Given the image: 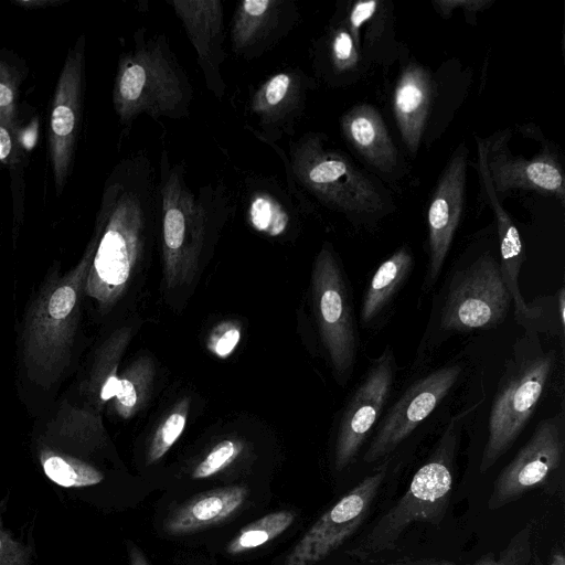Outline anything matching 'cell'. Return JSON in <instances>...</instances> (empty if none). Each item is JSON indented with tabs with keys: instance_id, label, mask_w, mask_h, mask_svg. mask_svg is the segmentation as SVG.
Instances as JSON below:
<instances>
[{
	"instance_id": "6da1fadb",
	"label": "cell",
	"mask_w": 565,
	"mask_h": 565,
	"mask_svg": "<svg viewBox=\"0 0 565 565\" xmlns=\"http://www.w3.org/2000/svg\"><path fill=\"white\" fill-rule=\"evenodd\" d=\"M159 220L158 174L143 152L121 158L103 186L85 295L107 309L126 290Z\"/></svg>"
},
{
	"instance_id": "7a4b0ae2",
	"label": "cell",
	"mask_w": 565,
	"mask_h": 565,
	"mask_svg": "<svg viewBox=\"0 0 565 565\" xmlns=\"http://www.w3.org/2000/svg\"><path fill=\"white\" fill-rule=\"evenodd\" d=\"M159 222L163 275L168 288L189 282L211 237L234 207L222 182L196 192L185 181L184 167L161 151L158 171Z\"/></svg>"
},
{
	"instance_id": "3957f363",
	"label": "cell",
	"mask_w": 565,
	"mask_h": 565,
	"mask_svg": "<svg viewBox=\"0 0 565 565\" xmlns=\"http://www.w3.org/2000/svg\"><path fill=\"white\" fill-rule=\"evenodd\" d=\"M93 255L89 239L78 263L64 275L52 274L26 310L21 359L26 377L42 388L55 385L70 366Z\"/></svg>"
},
{
	"instance_id": "277c9868",
	"label": "cell",
	"mask_w": 565,
	"mask_h": 565,
	"mask_svg": "<svg viewBox=\"0 0 565 565\" xmlns=\"http://www.w3.org/2000/svg\"><path fill=\"white\" fill-rule=\"evenodd\" d=\"M132 46L118 60L113 107L122 126L141 115L181 119L190 115L191 82L164 34L140 28Z\"/></svg>"
},
{
	"instance_id": "5b68a950",
	"label": "cell",
	"mask_w": 565,
	"mask_h": 565,
	"mask_svg": "<svg viewBox=\"0 0 565 565\" xmlns=\"http://www.w3.org/2000/svg\"><path fill=\"white\" fill-rule=\"evenodd\" d=\"M461 419L462 416L456 417L446 427L427 461L413 476L404 495L349 552L352 557L366 561L393 550L401 535L415 522L438 524L443 521L452 489Z\"/></svg>"
},
{
	"instance_id": "8992f818",
	"label": "cell",
	"mask_w": 565,
	"mask_h": 565,
	"mask_svg": "<svg viewBox=\"0 0 565 565\" xmlns=\"http://www.w3.org/2000/svg\"><path fill=\"white\" fill-rule=\"evenodd\" d=\"M282 161L289 184L295 180L330 209L353 216L384 209L376 184L344 154L324 148L317 135L308 134L292 143L289 159Z\"/></svg>"
},
{
	"instance_id": "52a82bcc",
	"label": "cell",
	"mask_w": 565,
	"mask_h": 565,
	"mask_svg": "<svg viewBox=\"0 0 565 565\" xmlns=\"http://www.w3.org/2000/svg\"><path fill=\"white\" fill-rule=\"evenodd\" d=\"M554 361L553 352H541L507 366L492 402L480 472H487L518 439L543 394Z\"/></svg>"
},
{
	"instance_id": "ba28073f",
	"label": "cell",
	"mask_w": 565,
	"mask_h": 565,
	"mask_svg": "<svg viewBox=\"0 0 565 565\" xmlns=\"http://www.w3.org/2000/svg\"><path fill=\"white\" fill-rule=\"evenodd\" d=\"M311 299L332 370L338 381L345 383L354 369L359 339L348 280L329 244L313 262Z\"/></svg>"
},
{
	"instance_id": "9c48e42d",
	"label": "cell",
	"mask_w": 565,
	"mask_h": 565,
	"mask_svg": "<svg viewBox=\"0 0 565 565\" xmlns=\"http://www.w3.org/2000/svg\"><path fill=\"white\" fill-rule=\"evenodd\" d=\"M86 86V36L70 46L61 68L50 108L47 145L53 183L61 195L72 174L81 135Z\"/></svg>"
},
{
	"instance_id": "30bf717a",
	"label": "cell",
	"mask_w": 565,
	"mask_h": 565,
	"mask_svg": "<svg viewBox=\"0 0 565 565\" xmlns=\"http://www.w3.org/2000/svg\"><path fill=\"white\" fill-rule=\"evenodd\" d=\"M510 303L499 260L482 255L454 278L441 310V330L468 332L494 328L504 321Z\"/></svg>"
},
{
	"instance_id": "8fae6325",
	"label": "cell",
	"mask_w": 565,
	"mask_h": 565,
	"mask_svg": "<svg viewBox=\"0 0 565 565\" xmlns=\"http://www.w3.org/2000/svg\"><path fill=\"white\" fill-rule=\"evenodd\" d=\"M387 473V462L327 510L286 556L282 565H315L344 544L362 525Z\"/></svg>"
},
{
	"instance_id": "7c38bea8",
	"label": "cell",
	"mask_w": 565,
	"mask_h": 565,
	"mask_svg": "<svg viewBox=\"0 0 565 565\" xmlns=\"http://www.w3.org/2000/svg\"><path fill=\"white\" fill-rule=\"evenodd\" d=\"M564 416L541 422L532 437L500 471L488 500L489 510H498L539 488L556 473L564 459Z\"/></svg>"
},
{
	"instance_id": "4fadbf2b",
	"label": "cell",
	"mask_w": 565,
	"mask_h": 565,
	"mask_svg": "<svg viewBox=\"0 0 565 565\" xmlns=\"http://www.w3.org/2000/svg\"><path fill=\"white\" fill-rule=\"evenodd\" d=\"M396 361L387 345L369 365L350 396L338 427L334 468L345 469L358 456L377 422L394 384Z\"/></svg>"
},
{
	"instance_id": "5bb4252c",
	"label": "cell",
	"mask_w": 565,
	"mask_h": 565,
	"mask_svg": "<svg viewBox=\"0 0 565 565\" xmlns=\"http://www.w3.org/2000/svg\"><path fill=\"white\" fill-rule=\"evenodd\" d=\"M461 365L447 364L409 385L388 408L363 460L367 463L390 455L445 398L461 374Z\"/></svg>"
},
{
	"instance_id": "9a60e30c",
	"label": "cell",
	"mask_w": 565,
	"mask_h": 565,
	"mask_svg": "<svg viewBox=\"0 0 565 565\" xmlns=\"http://www.w3.org/2000/svg\"><path fill=\"white\" fill-rule=\"evenodd\" d=\"M313 84V78L299 68L270 75L249 97L248 109L259 128L250 130L268 145L294 135Z\"/></svg>"
},
{
	"instance_id": "2e32d148",
	"label": "cell",
	"mask_w": 565,
	"mask_h": 565,
	"mask_svg": "<svg viewBox=\"0 0 565 565\" xmlns=\"http://www.w3.org/2000/svg\"><path fill=\"white\" fill-rule=\"evenodd\" d=\"M508 132L484 141L486 161L497 195L521 189L565 200L564 171L558 159L543 152L530 159L510 153Z\"/></svg>"
},
{
	"instance_id": "e0dca14e",
	"label": "cell",
	"mask_w": 565,
	"mask_h": 565,
	"mask_svg": "<svg viewBox=\"0 0 565 565\" xmlns=\"http://www.w3.org/2000/svg\"><path fill=\"white\" fill-rule=\"evenodd\" d=\"M467 173L466 149L449 160L433 193L427 211L428 269L425 288L437 280L462 213Z\"/></svg>"
},
{
	"instance_id": "ac0fdd59",
	"label": "cell",
	"mask_w": 565,
	"mask_h": 565,
	"mask_svg": "<svg viewBox=\"0 0 565 565\" xmlns=\"http://www.w3.org/2000/svg\"><path fill=\"white\" fill-rule=\"evenodd\" d=\"M298 20V8L291 0L241 1L231 22L232 50L242 58H257L278 44Z\"/></svg>"
},
{
	"instance_id": "d6986e66",
	"label": "cell",
	"mask_w": 565,
	"mask_h": 565,
	"mask_svg": "<svg viewBox=\"0 0 565 565\" xmlns=\"http://www.w3.org/2000/svg\"><path fill=\"white\" fill-rule=\"evenodd\" d=\"M191 41L207 89L222 99L226 92L222 74L224 52V7L220 0H170Z\"/></svg>"
},
{
	"instance_id": "ffe728a7",
	"label": "cell",
	"mask_w": 565,
	"mask_h": 565,
	"mask_svg": "<svg viewBox=\"0 0 565 565\" xmlns=\"http://www.w3.org/2000/svg\"><path fill=\"white\" fill-rule=\"evenodd\" d=\"M433 79L417 64H409L401 73L393 94V111L404 145L415 156L427 121L433 100Z\"/></svg>"
},
{
	"instance_id": "44dd1931",
	"label": "cell",
	"mask_w": 565,
	"mask_h": 565,
	"mask_svg": "<svg viewBox=\"0 0 565 565\" xmlns=\"http://www.w3.org/2000/svg\"><path fill=\"white\" fill-rule=\"evenodd\" d=\"M105 439L99 412L87 404L77 406L68 402L61 403L42 437L44 447L71 456L87 455L100 447Z\"/></svg>"
},
{
	"instance_id": "7402d4cb",
	"label": "cell",
	"mask_w": 565,
	"mask_h": 565,
	"mask_svg": "<svg viewBox=\"0 0 565 565\" xmlns=\"http://www.w3.org/2000/svg\"><path fill=\"white\" fill-rule=\"evenodd\" d=\"M248 495L245 486L234 484L199 493L168 515L164 531L183 535L221 523L234 515Z\"/></svg>"
},
{
	"instance_id": "603a6c76",
	"label": "cell",
	"mask_w": 565,
	"mask_h": 565,
	"mask_svg": "<svg viewBox=\"0 0 565 565\" xmlns=\"http://www.w3.org/2000/svg\"><path fill=\"white\" fill-rule=\"evenodd\" d=\"M342 134L374 169L391 172L397 164V150L381 114L371 105H356L341 118Z\"/></svg>"
},
{
	"instance_id": "cb8c5ba5",
	"label": "cell",
	"mask_w": 565,
	"mask_h": 565,
	"mask_svg": "<svg viewBox=\"0 0 565 565\" xmlns=\"http://www.w3.org/2000/svg\"><path fill=\"white\" fill-rule=\"evenodd\" d=\"M413 255L404 245L386 258L373 274L361 301L360 321L371 326L388 308L413 267Z\"/></svg>"
},
{
	"instance_id": "d4e9b609",
	"label": "cell",
	"mask_w": 565,
	"mask_h": 565,
	"mask_svg": "<svg viewBox=\"0 0 565 565\" xmlns=\"http://www.w3.org/2000/svg\"><path fill=\"white\" fill-rule=\"evenodd\" d=\"M130 331L120 329L114 332L99 348L82 392L89 404L100 412L104 404L114 398L119 376L117 373L120 358L129 342Z\"/></svg>"
},
{
	"instance_id": "484cf974",
	"label": "cell",
	"mask_w": 565,
	"mask_h": 565,
	"mask_svg": "<svg viewBox=\"0 0 565 565\" xmlns=\"http://www.w3.org/2000/svg\"><path fill=\"white\" fill-rule=\"evenodd\" d=\"M0 163L8 168L13 207V239H17L24 216L25 182L28 166L26 149L21 140L19 124L11 125L0 120Z\"/></svg>"
},
{
	"instance_id": "4316f807",
	"label": "cell",
	"mask_w": 565,
	"mask_h": 565,
	"mask_svg": "<svg viewBox=\"0 0 565 565\" xmlns=\"http://www.w3.org/2000/svg\"><path fill=\"white\" fill-rule=\"evenodd\" d=\"M153 379L150 359L142 356L131 363L119 376L113 408L116 414L128 419L134 416L148 398Z\"/></svg>"
},
{
	"instance_id": "83f0119b",
	"label": "cell",
	"mask_w": 565,
	"mask_h": 565,
	"mask_svg": "<svg viewBox=\"0 0 565 565\" xmlns=\"http://www.w3.org/2000/svg\"><path fill=\"white\" fill-rule=\"evenodd\" d=\"M40 462L46 477L64 488L88 487L104 480V475L95 467L47 447L40 450Z\"/></svg>"
},
{
	"instance_id": "f1b7e54d",
	"label": "cell",
	"mask_w": 565,
	"mask_h": 565,
	"mask_svg": "<svg viewBox=\"0 0 565 565\" xmlns=\"http://www.w3.org/2000/svg\"><path fill=\"white\" fill-rule=\"evenodd\" d=\"M499 244L500 271L511 301H513L515 316L520 322L531 321L539 316L540 310L527 306L519 288V276L525 258L521 236L516 232L499 237Z\"/></svg>"
},
{
	"instance_id": "f546056e",
	"label": "cell",
	"mask_w": 565,
	"mask_h": 565,
	"mask_svg": "<svg viewBox=\"0 0 565 565\" xmlns=\"http://www.w3.org/2000/svg\"><path fill=\"white\" fill-rule=\"evenodd\" d=\"M294 521L295 513L287 510L266 514L242 527L225 551L230 555H238L263 546L284 533Z\"/></svg>"
},
{
	"instance_id": "4dcf8cb0",
	"label": "cell",
	"mask_w": 565,
	"mask_h": 565,
	"mask_svg": "<svg viewBox=\"0 0 565 565\" xmlns=\"http://www.w3.org/2000/svg\"><path fill=\"white\" fill-rule=\"evenodd\" d=\"M28 75L21 57L8 50H0V120L18 125L20 88Z\"/></svg>"
},
{
	"instance_id": "1f68e13d",
	"label": "cell",
	"mask_w": 565,
	"mask_h": 565,
	"mask_svg": "<svg viewBox=\"0 0 565 565\" xmlns=\"http://www.w3.org/2000/svg\"><path fill=\"white\" fill-rule=\"evenodd\" d=\"M247 217L254 228L269 236L282 234L290 221L286 205L264 189L248 194Z\"/></svg>"
},
{
	"instance_id": "d6a6232c",
	"label": "cell",
	"mask_w": 565,
	"mask_h": 565,
	"mask_svg": "<svg viewBox=\"0 0 565 565\" xmlns=\"http://www.w3.org/2000/svg\"><path fill=\"white\" fill-rule=\"evenodd\" d=\"M189 398L182 399L156 430L147 454V463L160 460L184 430L189 413Z\"/></svg>"
},
{
	"instance_id": "836d02e7",
	"label": "cell",
	"mask_w": 565,
	"mask_h": 565,
	"mask_svg": "<svg viewBox=\"0 0 565 565\" xmlns=\"http://www.w3.org/2000/svg\"><path fill=\"white\" fill-rule=\"evenodd\" d=\"M533 524L520 530L498 554L488 553L473 565H526L532 550Z\"/></svg>"
},
{
	"instance_id": "e575fe53",
	"label": "cell",
	"mask_w": 565,
	"mask_h": 565,
	"mask_svg": "<svg viewBox=\"0 0 565 565\" xmlns=\"http://www.w3.org/2000/svg\"><path fill=\"white\" fill-rule=\"evenodd\" d=\"M328 55L334 72H349L358 66L360 53L347 24L332 30L328 41Z\"/></svg>"
},
{
	"instance_id": "d590c367",
	"label": "cell",
	"mask_w": 565,
	"mask_h": 565,
	"mask_svg": "<svg viewBox=\"0 0 565 565\" xmlns=\"http://www.w3.org/2000/svg\"><path fill=\"white\" fill-rule=\"evenodd\" d=\"M242 445L235 440L224 439L194 467L192 479H206L227 468L241 454Z\"/></svg>"
},
{
	"instance_id": "8d00e7d4",
	"label": "cell",
	"mask_w": 565,
	"mask_h": 565,
	"mask_svg": "<svg viewBox=\"0 0 565 565\" xmlns=\"http://www.w3.org/2000/svg\"><path fill=\"white\" fill-rule=\"evenodd\" d=\"M241 339V330L233 322L220 324L211 334L207 349L221 359L227 358Z\"/></svg>"
},
{
	"instance_id": "74e56055",
	"label": "cell",
	"mask_w": 565,
	"mask_h": 565,
	"mask_svg": "<svg viewBox=\"0 0 565 565\" xmlns=\"http://www.w3.org/2000/svg\"><path fill=\"white\" fill-rule=\"evenodd\" d=\"M28 548L0 530V565H29Z\"/></svg>"
},
{
	"instance_id": "f35d334b",
	"label": "cell",
	"mask_w": 565,
	"mask_h": 565,
	"mask_svg": "<svg viewBox=\"0 0 565 565\" xmlns=\"http://www.w3.org/2000/svg\"><path fill=\"white\" fill-rule=\"evenodd\" d=\"M492 1L488 0H439L434 1L435 10L443 18H449L452 11L461 8L468 18H475L476 13L487 8Z\"/></svg>"
},
{
	"instance_id": "ab89813d",
	"label": "cell",
	"mask_w": 565,
	"mask_h": 565,
	"mask_svg": "<svg viewBox=\"0 0 565 565\" xmlns=\"http://www.w3.org/2000/svg\"><path fill=\"white\" fill-rule=\"evenodd\" d=\"M63 0H14L13 4L24 9V10H35L43 9L51 6L62 4Z\"/></svg>"
},
{
	"instance_id": "60d3db41",
	"label": "cell",
	"mask_w": 565,
	"mask_h": 565,
	"mask_svg": "<svg viewBox=\"0 0 565 565\" xmlns=\"http://www.w3.org/2000/svg\"><path fill=\"white\" fill-rule=\"evenodd\" d=\"M129 562L130 565H149L143 553L135 545L129 547Z\"/></svg>"
},
{
	"instance_id": "b9f144b4",
	"label": "cell",
	"mask_w": 565,
	"mask_h": 565,
	"mask_svg": "<svg viewBox=\"0 0 565 565\" xmlns=\"http://www.w3.org/2000/svg\"><path fill=\"white\" fill-rule=\"evenodd\" d=\"M557 309H558V316H559V323L562 326V329L564 328L565 323V292L564 288H561L557 295Z\"/></svg>"
},
{
	"instance_id": "7bdbcfd3",
	"label": "cell",
	"mask_w": 565,
	"mask_h": 565,
	"mask_svg": "<svg viewBox=\"0 0 565 565\" xmlns=\"http://www.w3.org/2000/svg\"><path fill=\"white\" fill-rule=\"evenodd\" d=\"M379 565H456L452 562L448 561H429L422 563H387V564H379Z\"/></svg>"
},
{
	"instance_id": "ee69618b",
	"label": "cell",
	"mask_w": 565,
	"mask_h": 565,
	"mask_svg": "<svg viewBox=\"0 0 565 565\" xmlns=\"http://www.w3.org/2000/svg\"><path fill=\"white\" fill-rule=\"evenodd\" d=\"M550 565H565V558L562 550H554L551 555Z\"/></svg>"
}]
</instances>
